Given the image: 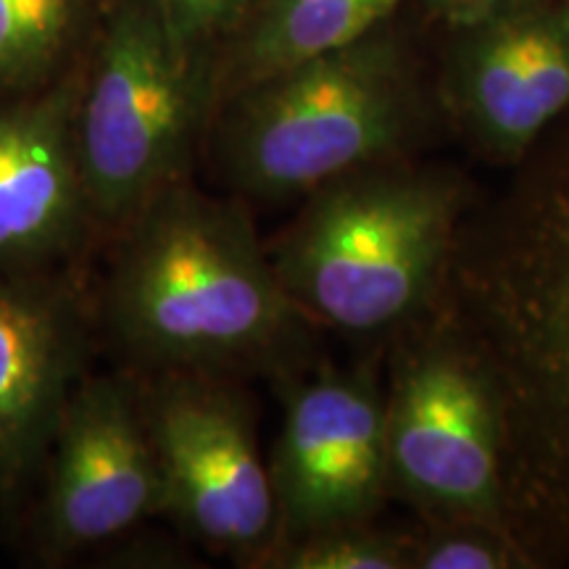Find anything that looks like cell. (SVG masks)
I'll return each instance as SVG.
<instances>
[{
    "label": "cell",
    "mask_w": 569,
    "mask_h": 569,
    "mask_svg": "<svg viewBox=\"0 0 569 569\" xmlns=\"http://www.w3.org/2000/svg\"><path fill=\"white\" fill-rule=\"evenodd\" d=\"M269 475L284 540L367 522L390 486L375 382L336 369L290 380Z\"/></svg>",
    "instance_id": "52a82bcc"
},
{
    "label": "cell",
    "mask_w": 569,
    "mask_h": 569,
    "mask_svg": "<svg viewBox=\"0 0 569 569\" xmlns=\"http://www.w3.org/2000/svg\"><path fill=\"white\" fill-rule=\"evenodd\" d=\"M84 351L88 327L69 290L46 274L0 272V498L46 461Z\"/></svg>",
    "instance_id": "8fae6325"
},
{
    "label": "cell",
    "mask_w": 569,
    "mask_h": 569,
    "mask_svg": "<svg viewBox=\"0 0 569 569\" xmlns=\"http://www.w3.org/2000/svg\"><path fill=\"white\" fill-rule=\"evenodd\" d=\"M82 74L0 96V272L46 274L96 219L77 156Z\"/></svg>",
    "instance_id": "30bf717a"
},
{
    "label": "cell",
    "mask_w": 569,
    "mask_h": 569,
    "mask_svg": "<svg viewBox=\"0 0 569 569\" xmlns=\"http://www.w3.org/2000/svg\"><path fill=\"white\" fill-rule=\"evenodd\" d=\"M38 543L67 559L161 515V475L142 390L117 375L82 377L46 453Z\"/></svg>",
    "instance_id": "8992f818"
},
{
    "label": "cell",
    "mask_w": 569,
    "mask_h": 569,
    "mask_svg": "<svg viewBox=\"0 0 569 569\" xmlns=\"http://www.w3.org/2000/svg\"><path fill=\"white\" fill-rule=\"evenodd\" d=\"M217 159L238 193L306 198L336 177L393 159L422 124V84L388 19L359 40L248 84L219 103Z\"/></svg>",
    "instance_id": "7a4b0ae2"
},
{
    "label": "cell",
    "mask_w": 569,
    "mask_h": 569,
    "mask_svg": "<svg viewBox=\"0 0 569 569\" xmlns=\"http://www.w3.org/2000/svg\"><path fill=\"white\" fill-rule=\"evenodd\" d=\"M306 198L269 251L298 309L311 322L356 336L415 315L436 284L451 238V184L386 159Z\"/></svg>",
    "instance_id": "3957f363"
},
{
    "label": "cell",
    "mask_w": 569,
    "mask_h": 569,
    "mask_svg": "<svg viewBox=\"0 0 569 569\" xmlns=\"http://www.w3.org/2000/svg\"><path fill=\"white\" fill-rule=\"evenodd\" d=\"M409 567L417 569H507L511 559L507 549L478 530H453L425 540L419 549H409Z\"/></svg>",
    "instance_id": "2e32d148"
},
{
    "label": "cell",
    "mask_w": 569,
    "mask_h": 569,
    "mask_svg": "<svg viewBox=\"0 0 569 569\" xmlns=\"http://www.w3.org/2000/svg\"><path fill=\"white\" fill-rule=\"evenodd\" d=\"M388 478L419 503L486 515L498 498V415L486 380L443 351L411 361L386 398Z\"/></svg>",
    "instance_id": "9c48e42d"
},
{
    "label": "cell",
    "mask_w": 569,
    "mask_h": 569,
    "mask_svg": "<svg viewBox=\"0 0 569 569\" xmlns=\"http://www.w3.org/2000/svg\"><path fill=\"white\" fill-rule=\"evenodd\" d=\"M217 106V59L184 51L156 0H113L74 113L96 224L119 230L153 196L188 180Z\"/></svg>",
    "instance_id": "277c9868"
},
{
    "label": "cell",
    "mask_w": 569,
    "mask_h": 569,
    "mask_svg": "<svg viewBox=\"0 0 569 569\" xmlns=\"http://www.w3.org/2000/svg\"><path fill=\"white\" fill-rule=\"evenodd\" d=\"M119 234L103 309L134 361L224 377L298 359L311 319L282 288L243 206L182 180Z\"/></svg>",
    "instance_id": "6da1fadb"
},
{
    "label": "cell",
    "mask_w": 569,
    "mask_h": 569,
    "mask_svg": "<svg viewBox=\"0 0 569 569\" xmlns=\"http://www.w3.org/2000/svg\"><path fill=\"white\" fill-rule=\"evenodd\" d=\"M96 6L98 0H0V96L53 82Z\"/></svg>",
    "instance_id": "4fadbf2b"
},
{
    "label": "cell",
    "mask_w": 569,
    "mask_h": 569,
    "mask_svg": "<svg viewBox=\"0 0 569 569\" xmlns=\"http://www.w3.org/2000/svg\"><path fill=\"white\" fill-rule=\"evenodd\" d=\"M448 27V111L482 151L519 159L569 109V0H509Z\"/></svg>",
    "instance_id": "ba28073f"
},
{
    "label": "cell",
    "mask_w": 569,
    "mask_h": 569,
    "mask_svg": "<svg viewBox=\"0 0 569 569\" xmlns=\"http://www.w3.org/2000/svg\"><path fill=\"white\" fill-rule=\"evenodd\" d=\"M407 3L415 0H253L217 56L219 103L298 61L359 40Z\"/></svg>",
    "instance_id": "7c38bea8"
},
{
    "label": "cell",
    "mask_w": 569,
    "mask_h": 569,
    "mask_svg": "<svg viewBox=\"0 0 569 569\" xmlns=\"http://www.w3.org/2000/svg\"><path fill=\"white\" fill-rule=\"evenodd\" d=\"M274 559L282 569H407L409 549L359 522L284 540Z\"/></svg>",
    "instance_id": "5bb4252c"
},
{
    "label": "cell",
    "mask_w": 569,
    "mask_h": 569,
    "mask_svg": "<svg viewBox=\"0 0 569 569\" xmlns=\"http://www.w3.org/2000/svg\"><path fill=\"white\" fill-rule=\"evenodd\" d=\"M161 475V515L230 553L272 546L277 501L246 403L222 375L159 372L142 390Z\"/></svg>",
    "instance_id": "5b68a950"
},
{
    "label": "cell",
    "mask_w": 569,
    "mask_h": 569,
    "mask_svg": "<svg viewBox=\"0 0 569 569\" xmlns=\"http://www.w3.org/2000/svg\"><path fill=\"white\" fill-rule=\"evenodd\" d=\"M432 17H438L446 24H459V21L478 17V13L493 9V6L509 3V0H415Z\"/></svg>",
    "instance_id": "e0dca14e"
},
{
    "label": "cell",
    "mask_w": 569,
    "mask_h": 569,
    "mask_svg": "<svg viewBox=\"0 0 569 569\" xmlns=\"http://www.w3.org/2000/svg\"><path fill=\"white\" fill-rule=\"evenodd\" d=\"M174 40L184 51L217 59L238 32L253 0H156Z\"/></svg>",
    "instance_id": "9a60e30c"
}]
</instances>
